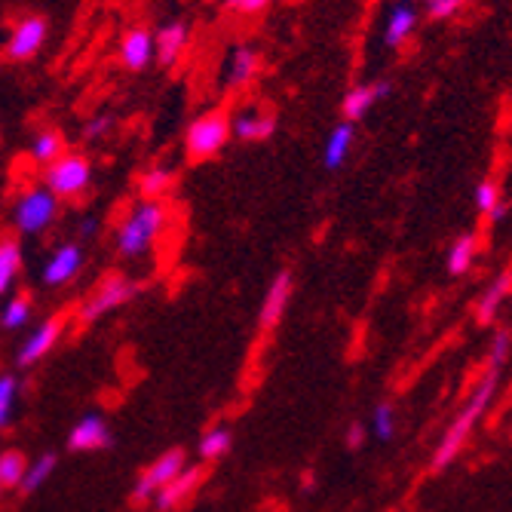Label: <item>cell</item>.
<instances>
[{
	"label": "cell",
	"mask_w": 512,
	"mask_h": 512,
	"mask_svg": "<svg viewBox=\"0 0 512 512\" xmlns=\"http://www.w3.org/2000/svg\"><path fill=\"white\" fill-rule=\"evenodd\" d=\"M497 381H500V368L497 365H488V371H485V378L479 381V387L473 390V396H470V402L460 408V414H457V421L448 427V433H445V439L439 442V448H436V454H433V470L439 473V470H445L448 463L460 454V448H463V442L470 439V430L479 424V417L485 414V408H488V402L494 399V390H497Z\"/></svg>",
	"instance_id": "obj_1"
},
{
	"label": "cell",
	"mask_w": 512,
	"mask_h": 512,
	"mask_svg": "<svg viewBox=\"0 0 512 512\" xmlns=\"http://www.w3.org/2000/svg\"><path fill=\"white\" fill-rule=\"evenodd\" d=\"M166 224V206L160 200H142L129 209L117 227V252L123 258H145Z\"/></svg>",
	"instance_id": "obj_2"
},
{
	"label": "cell",
	"mask_w": 512,
	"mask_h": 512,
	"mask_svg": "<svg viewBox=\"0 0 512 512\" xmlns=\"http://www.w3.org/2000/svg\"><path fill=\"white\" fill-rule=\"evenodd\" d=\"M230 138V117L224 111H209L197 117L188 132H184V151L191 160H209L215 157Z\"/></svg>",
	"instance_id": "obj_3"
},
{
	"label": "cell",
	"mask_w": 512,
	"mask_h": 512,
	"mask_svg": "<svg viewBox=\"0 0 512 512\" xmlns=\"http://www.w3.org/2000/svg\"><path fill=\"white\" fill-rule=\"evenodd\" d=\"M92 181V163L83 154H62L46 166L43 188L53 197H77L89 188Z\"/></svg>",
	"instance_id": "obj_4"
},
{
	"label": "cell",
	"mask_w": 512,
	"mask_h": 512,
	"mask_svg": "<svg viewBox=\"0 0 512 512\" xmlns=\"http://www.w3.org/2000/svg\"><path fill=\"white\" fill-rule=\"evenodd\" d=\"M59 215V197H53L46 188H31L25 191L16 206H13V224L19 227V234L37 237L50 227Z\"/></svg>",
	"instance_id": "obj_5"
},
{
	"label": "cell",
	"mask_w": 512,
	"mask_h": 512,
	"mask_svg": "<svg viewBox=\"0 0 512 512\" xmlns=\"http://www.w3.org/2000/svg\"><path fill=\"white\" fill-rule=\"evenodd\" d=\"M138 295V286L132 283V279H126V276H105L102 283L89 292V298L83 301V307H80V319L83 322H92V319H99V316H105V313H111V310H117V307H123L126 301H132Z\"/></svg>",
	"instance_id": "obj_6"
},
{
	"label": "cell",
	"mask_w": 512,
	"mask_h": 512,
	"mask_svg": "<svg viewBox=\"0 0 512 512\" xmlns=\"http://www.w3.org/2000/svg\"><path fill=\"white\" fill-rule=\"evenodd\" d=\"M184 467H188V454L181 448H172L166 454H160L151 467L135 479V488H132V503H148L154 500V494L160 488H166Z\"/></svg>",
	"instance_id": "obj_7"
},
{
	"label": "cell",
	"mask_w": 512,
	"mask_h": 512,
	"mask_svg": "<svg viewBox=\"0 0 512 512\" xmlns=\"http://www.w3.org/2000/svg\"><path fill=\"white\" fill-rule=\"evenodd\" d=\"M46 37H50V25H46V19L25 16V19L16 22L10 40H7V56L13 62H28V59H34L43 50Z\"/></svg>",
	"instance_id": "obj_8"
},
{
	"label": "cell",
	"mask_w": 512,
	"mask_h": 512,
	"mask_svg": "<svg viewBox=\"0 0 512 512\" xmlns=\"http://www.w3.org/2000/svg\"><path fill=\"white\" fill-rule=\"evenodd\" d=\"M292 292H295V279L289 270H279L273 276V283L261 301V310H258V325H261V332H270L279 325V319L286 316V307L292 301Z\"/></svg>",
	"instance_id": "obj_9"
},
{
	"label": "cell",
	"mask_w": 512,
	"mask_h": 512,
	"mask_svg": "<svg viewBox=\"0 0 512 512\" xmlns=\"http://www.w3.org/2000/svg\"><path fill=\"white\" fill-rule=\"evenodd\" d=\"M114 445V436H111V427L102 414H83L80 421L71 427L68 433V448L71 451H105Z\"/></svg>",
	"instance_id": "obj_10"
},
{
	"label": "cell",
	"mask_w": 512,
	"mask_h": 512,
	"mask_svg": "<svg viewBox=\"0 0 512 512\" xmlns=\"http://www.w3.org/2000/svg\"><path fill=\"white\" fill-rule=\"evenodd\" d=\"M62 332H65V316H56V319H50V322L37 325V329L25 338V344L19 347L16 365L28 368V365H34V362H40L46 353H50V350L59 344Z\"/></svg>",
	"instance_id": "obj_11"
},
{
	"label": "cell",
	"mask_w": 512,
	"mask_h": 512,
	"mask_svg": "<svg viewBox=\"0 0 512 512\" xmlns=\"http://www.w3.org/2000/svg\"><path fill=\"white\" fill-rule=\"evenodd\" d=\"M80 267H83V246L80 243H65V246H59L53 255H50V261L43 264V273H40V279H43V286H65V283H71V279L80 273Z\"/></svg>",
	"instance_id": "obj_12"
},
{
	"label": "cell",
	"mask_w": 512,
	"mask_h": 512,
	"mask_svg": "<svg viewBox=\"0 0 512 512\" xmlns=\"http://www.w3.org/2000/svg\"><path fill=\"white\" fill-rule=\"evenodd\" d=\"M200 482H203V470H200V467H184L166 488H160V491L154 494L157 512H172V509H178L184 500H188V497L200 488Z\"/></svg>",
	"instance_id": "obj_13"
},
{
	"label": "cell",
	"mask_w": 512,
	"mask_h": 512,
	"mask_svg": "<svg viewBox=\"0 0 512 512\" xmlns=\"http://www.w3.org/2000/svg\"><path fill=\"white\" fill-rule=\"evenodd\" d=\"M188 37H191L188 22H166V25L157 28V34H154V59H157L163 68H172V65L181 59L184 46H188Z\"/></svg>",
	"instance_id": "obj_14"
},
{
	"label": "cell",
	"mask_w": 512,
	"mask_h": 512,
	"mask_svg": "<svg viewBox=\"0 0 512 512\" xmlns=\"http://www.w3.org/2000/svg\"><path fill=\"white\" fill-rule=\"evenodd\" d=\"M120 59L129 71H145L154 59V34L148 28H132L120 40Z\"/></svg>",
	"instance_id": "obj_15"
},
{
	"label": "cell",
	"mask_w": 512,
	"mask_h": 512,
	"mask_svg": "<svg viewBox=\"0 0 512 512\" xmlns=\"http://www.w3.org/2000/svg\"><path fill=\"white\" fill-rule=\"evenodd\" d=\"M273 132H276V120L255 114V111H243L230 120V135L243 138V142H264V138H270Z\"/></svg>",
	"instance_id": "obj_16"
},
{
	"label": "cell",
	"mask_w": 512,
	"mask_h": 512,
	"mask_svg": "<svg viewBox=\"0 0 512 512\" xmlns=\"http://www.w3.org/2000/svg\"><path fill=\"white\" fill-rule=\"evenodd\" d=\"M353 135H356V129L347 120L338 123L329 132V142L322 145V163H325V169H341L344 166V160L350 154V145H353Z\"/></svg>",
	"instance_id": "obj_17"
},
{
	"label": "cell",
	"mask_w": 512,
	"mask_h": 512,
	"mask_svg": "<svg viewBox=\"0 0 512 512\" xmlns=\"http://www.w3.org/2000/svg\"><path fill=\"white\" fill-rule=\"evenodd\" d=\"M28 154L34 163L40 166H50L53 160H59L65 154V138L59 129H40L34 138H31V145H28Z\"/></svg>",
	"instance_id": "obj_18"
},
{
	"label": "cell",
	"mask_w": 512,
	"mask_h": 512,
	"mask_svg": "<svg viewBox=\"0 0 512 512\" xmlns=\"http://www.w3.org/2000/svg\"><path fill=\"white\" fill-rule=\"evenodd\" d=\"M255 74H258V53L249 50V46H237V50L230 53V59H227V74H224L227 86H243Z\"/></svg>",
	"instance_id": "obj_19"
},
{
	"label": "cell",
	"mask_w": 512,
	"mask_h": 512,
	"mask_svg": "<svg viewBox=\"0 0 512 512\" xmlns=\"http://www.w3.org/2000/svg\"><path fill=\"white\" fill-rule=\"evenodd\" d=\"M509 292H512V270H503V273L494 279V283H491V289L482 295L479 307H476V316H479L482 325H488V322L494 319V313L500 310V304L506 301Z\"/></svg>",
	"instance_id": "obj_20"
},
{
	"label": "cell",
	"mask_w": 512,
	"mask_h": 512,
	"mask_svg": "<svg viewBox=\"0 0 512 512\" xmlns=\"http://www.w3.org/2000/svg\"><path fill=\"white\" fill-rule=\"evenodd\" d=\"M56 454L53 451H46V454H40L37 460H31L28 463V470H25V476H22V482H19V491L22 494H34V491H40L43 485H46V479H50L53 473H56Z\"/></svg>",
	"instance_id": "obj_21"
},
{
	"label": "cell",
	"mask_w": 512,
	"mask_h": 512,
	"mask_svg": "<svg viewBox=\"0 0 512 512\" xmlns=\"http://www.w3.org/2000/svg\"><path fill=\"white\" fill-rule=\"evenodd\" d=\"M371 105H378L375 86H371V83L353 86V89L347 92V96H344V105H341V111H344V120H347V123H356V120H362V117L371 111Z\"/></svg>",
	"instance_id": "obj_22"
},
{
	"label": "cell",
	"mask_w": 512,
	"mask_h": 512,
	"mask_svg": "<svg viewBox=\"0 0 512 512\" xmlns=\"http://www.w3.org/2000/svg\"><path fill=\"white\" fill-rule=\"evenodd\" d=\"M22 270V249L16 240H0V295H7Z\"/></svg>",
	"instance_id": "obj_23"
},
{
	"label": "cell",
	"mask_w": 512,
	"mask_h": 512,
	"mask_svg": "<svg viewBox=\"0 0 512 512\" xmlns=\"http://www.w3.org/2000/svg\"><path fill=\"white\" fill-rule=\"evenodd\" d=\"M417 25V13L408 4H396L390 19H387V31H384V43L387 46H399Z\"/></svg>",
	"instance_id": "obj_24"
},
{
	"label": "cell",
	"mask_w": 512,
	"mask_h": 512,
	"mask_svg": "<svg viewBox=\"0 0 512 512\" xmlns=\"http://www.w3.org/2000/svg\"><path fill=\"white\" fill-rule=\"evenodd\" d=\"M175 184V172L169 166H154L151 172L142 175V181H138V188H142L145 200H160L163 194H169V188Z\"/></svg>",
	"instance_id": "obj_25"
},
{
	"label": "cell",
	"mask_w": 512,
	"mask_h": 512,
	"mask_svg": "<svg viewBox=\"0 0 512 512\" xmlns=\"http://www.w3.org/2000/svg\"><path fill=\"white\" fill-rule=\"evenodd\" d=\"M25 470H28V457L22 451H4L0 454V488H19Z\"/></svg>",
	"instance_id": "obj_26"
},
{
	"label": "cell",
	"mask_w": 512,
	"mask_h": 512,
	"mask_svg": "<svg viewBox=\"0 0 512 512\" xmlns=\"http://www.w3.org/2000/svg\"><path fill=\"white\" fill-rule=\"evenodd\" d=\"M473 258H476V237H473V234H463V237H457V243L448 249V270H451L454 276L467 273L470 264H473Z\"/></svg>",
	"instance_id": "obj_27"
},
{
	"label": "cell",
	"mask_w": 512,
	"mask_h": 512,
	"mask_svg": "<svg viewBox=\"0 0 512 512\" xmlns=\"http://www.w3.org/2000/svg\"><path fill=\"white\" fill-rule=\"evenodd\" d=\"M31 310H34L31 298L28 295H16V298L7 301L4 313H0V325H4L7 332H16V329H22V325H28Z\"/></svg>",
	"instance_id": "obj_28"
},
{
	"label": "cell",
	"mask_w": 512,
	"mask_h": 512,
	"mask_svg": "<svg viewBox=\"0 0 512 512\" xmlns=\"http://www.w3.org/2000/svg\"><path fill=\"white\" fill-rule=\"evenodd\" d=\"M16 402H19V378L4 371V375H0V430L10 427Z\"/></svg>",
	"instance_id": "obj_29"
},
{
	"label": "cell",
	"mask_w": 512,
	"mask_h": 512,
	"mask_svg": "<svg viewBox=\"0 0 512 512\" xmlns=\"http://www.w3.org/2000/svg\"><path fill=\"white\" fill-rule=\"evenodd\" d=\"M230 445H234V436H230L227 427H215L209 430L203 439H200V457L203 460H218L230 451Z\"/></svg>",
	"instance_id": "obj_30"
},
{
	"label": "cell",
	"mask_w": 512,
	"mask_h": 512,
	"mask_svg": "<svg viewBox=\"0 0 512 512\" xmlns=\"http://www.w3.org/2000/svg\"><path fill=\"white\" fill-rule=\"evenodd\" d=\"M371 427H375L378 439H390L396 433V414L390 402H381L375 411H371Z\"/></svg>",
	"instance_id": "obj_31"
},
{
	"label": "cell",
	"mask_w": 512,
	"mask_h": 512,
	"mask_svg": "<svg viewBox=\"0 0 512 512\" xmlns=\"http://www.w3.org/2000/svg\"><path fill=\"white\" fill-rule=\"evenodd\" d=\"M111 129H114V117L111 114H96L92 120L83 123V132L80 135H83L86 145H92V142H99V138H105Z\"/></svg>",
	"instance_id": "obj_32"
},
{
	"label": "cell",
	"mask_w": 512,
	"mask_h": 512,
	"mask_svg": "<svg viewBox=\"0 0 512 512\" xmlns=\"http://www.w3.org/2000/svg\"><path fill=\"white\" fill-rule=\"evenodd\" d=\"M497 203H500V194H497V184H494V181H482V184H479V188H476V206H479V212L491 215Z\"/></svg>",
	"instance_id": "obj_33"
},
{
	"label": "cell",
	"mask_w": 512,
	"mask_h": 512,
	"mask_svg": "<svg viewBox=\"0 0 512 512\" xmlns=\"http://www.w3.org/2000/svg\"><path fill=\"white\" fill-rule=\"evenodd\" d=\"M509 350H512V338H509V332H497V335H494V344H491V359H488V365L503 368V365H506V359H509Z\"/></svg>",
	"instance_id": "obj_34"
},
{
	"label": "cell",
	"mask_w": 512,
	"mask_h": 512,
	"mask_svg": "<svg viewBox=\"0 0 512 512\" xmlns=\"http://www.w3.org/2000/svg\"><path fill=\"white\" fill-rule=\"evenodd\" d=\"M467 0H427V13L430 19H451Z\"/></svg>",
	"instance_id": "obj_35"
},
{
	"label": "cell",
	"mask_w": 512,
	"mask_h": 512,
	"mask_svg": "<svg viewBox=\"0 0 512 512\" xmlns=\"http://www.w3.org/2000/svg\"><path fill=\"white\" fill-rule=\"evenodd\" d=\"M362 442H365V427H362L359 421H353V424L347 427V448H350V451H359Z\"/></svg>",
	"instance_id": "obj_36"
},
{
	"label": "cell",
	"mask_w": 512,
	"mask_h": 512,
	"mask_svg": "<svg viewBox=\"0 0 512 512\" xmlns=\"http://www.w3.org/2000/svg\"><path fill=\"white\" fill-rule=\"evenodd\" d=\"M267 4H270V0H227V7H234L240 13H258Z\"/></svg>",
	"instance_id": "obj_37"
},
{
	"label": "cell",
	"mask_w": 512,
	"mask_h": 512,
	"mask_svg": "<svg viewBox=\"0 0 512 512\" xmlns=\"http://www.w3.org/2000/svg\"><path fill=\"white\" fill-rule=\"evenodd\" d=\"M96 234H99V221H96V218H83V221H80V227H77V237H80V243L92 240Z\"/></svg>",
	"instance_id": "obj_38"
},
{
	"label": "cell",
	"mask_w": 512,
	"mask_h": 512,
	"mask_svg": "<svg viewBox=\"0 0 512 512\" xmlns=\"http://www.w3.org/2000/svg\"><path fill=\"white\" fill-rule=\"evenodd\" d=\"M491 218H494V221H503V218H506V203H497L494 212H491Z\"/></svg>",
	"instance_id": "obj_39"
},
{
	"label": "cell",
	"mask_w": 512,
	"mask_h": 512,
	"mask_svg": "<svg viewBox=\"0 0 512 512\" xmlns=\"http://www.w3.org/2000/svg\"><path fill=\"white\" fill-rule=\"evenodd\" d=\"M399 4H411V0H399Z\"/></svg>",
	"instance_id": "obj_40"
},
{
	"label": "cell",
	"mask_w": 512,
	"mask_h": 512,
	"mask_svg": "<svg viewBox=\"0 0 512 512\" xmlns=\"http://www.w3.org/2000/svg\"><path fill=\"white\" fill-rule=\"evenodd\" d=\"M0 491H4V488H0Z\"/></svg>",
	"instance_id": "obj_41"
}]
</instances>
